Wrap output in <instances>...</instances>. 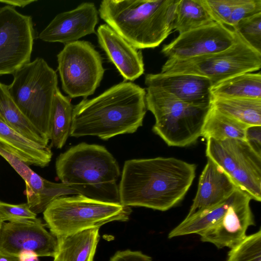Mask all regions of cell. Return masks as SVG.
<instances>
[{"instance_id":"2","label":"cell","mask_w":261,"mask_h":261,"mask_svg":"<svg viewBox=\"0 0 261 261\" xmlns=\"http://www.w3.org/2000/svg\"><path fill=\"white\" fill-rule=\"evenodd\" d=\"M146 90L124 81L92 99L74 106L70 136H96L107 140L133 134L142 126L146 113Z\"/></svg>"},{"instance_id":"38","label":"cell","mask_w":261,"mask_h":261,"mask_svg":"<svg viewBox=\"0 0 261 261\" xmlns=\"http://www.w3.org/2000/svg\"><path fill=\"white\" fill-rule=\"evenodd\" d=\"M0 261H20L17 255L0 251Z\"/></svg>"},{"instance_id":"20","label":"cell","mask_w":261,"mask_h":261,"mask_svg":"<svg viewBox=\"0 0 261 261\" xmlns=\"http://www.w3.org/2000/svg\"><path fill=\"white\" fill-rule=\"evenodd\" d=\"M98 228L86 229L76 233L57 237L59 261H94L100 236Z\"/></svg>"},{"instance_id":"4","label":"cell","mask_w":261,"mask_h":261,"mask_svg":"<svg viewBox=\"0 0 261 261\" xmlns=\"http://www.w3.org/2000/svg\"><path fill=\"white\" fill-rule=\"evenodd\" d=\"M55 167L61 182L77 188L81 195L120 203L117 184L120 168L105 146L79 143L61 153L56 159Z\"/></svg>"},{"instance_id":"33","label":"cell","mask_w":261,"mask_h":261,"mask_svg":"<svg viewBox=\"0 0 261 261\" xmlns=\"http://www.w3.org/2000/svg\"><path fill=\"white\" fill-rule=\"evenodd\" d=\"M0 155L12 167L25 182L34 172L5 145L0 142Z\"/></svg>"},{"instance_id":"7","label":"cell","mask_w":261,"mask_h":261,"mask_svg":"<svg viewBox=\"0 0 261 261\" xmlns=\"http://www.w3.org/2000/svg\"><path fill=\"white\" fill-rule=\"evenodd\" d=\"M132 211L120 203L103 201L82 195L63 196L53 200L43 212L50 232L65 237L112 221H126Z\"/></svg>"},{"instance_id":"19","label":"cell","mask_w":261,"mask_h":261,"mask_svg":"<svg viewBox=\"0 0 261 261\" xmlns=\"http://www.w3.org/2000/svg\"><path fill=\"white\" fill-rule=\"evenodd\" d=\"M0 142L28 165L44 167L51 160L50 146H43L25 138L7 124L1 116Z\"/></svg>"},{"instance_id":"16","label":"cell","mask_w":261,"mask_h":261,"mask_svg":"<svg viewBox=\"0 0 261 261\" xmlns=\"http://www.w3.org/2000/svg\"><path fill=\"white\" fill-rule=\"evenodd\" d=\"M147 87H155L187 103L211 106L213 86L208 79L190 74L148 73L145 77Z\"/></svg>"},{"instance_id":"14","label":"cell","mask_w":261,"mask_h":261,"mask_svg":"<svg viewBox=\"0 0 261 261\" xmlns=\"http://www.w3.org/2000/svg\"><path fill=\"white\" fill-rule=\"evenodd\" d=\"M251 198L238 189L236 197L223 216L199 235L203 242L218 248H233L246 237L248 227L255 224L250 207Z\"/></svg>"},{"instance_id":"5","label":"cell","mask_w":261,"mask_h":261,"mask_svg":"<svg viewBox=\"0 0 261 261\" xmlns=\"http://www.w3.org/2000/svg\"><path fill=\"white\" fill-rule=\"evenodd\" d=\"M146 109L155 118L152 131L169 146L186 147L201 137L211 106L190 104L161 89L147 87Z\"/></svg>"},{"instance_id":"31","label":"cell","mask_w":261,"mask_h":261,"mask_svg":"<svg viewBox=\"0 0 261 261\" xmlns=\"http://www.w3.org/2000/svg\"><path fill=\"white\" fill-rule=\"evenodd\" d=\"M36 216L27 203L12 204L0 201V219L3 222L33 219Z\"/></svg>"},{"instance_id":"34","label":"cell","mask_w":261,"mask_h":261,"mask_svg":"<svg viewBox=\"0 0 261 261\" xmlns=\"http://www.w3.org/2000/svg\"><path fill=\"white\" fill-rule=\"evenodd\" d=\"M245 140L261 155V125L248 126L245 132Z\"/></svg>"},{"instance_id":"24","label":"cell","mask_w":261,"mask_h":261,"mask_svg":"<svg viewBox=\"0 0 261 261\" xmlns=\"http://www.w3.org/2000/svg\"><path fill=\"white\" fill-rule=\"evenodd\" d=\"M238 189L227 198L218 204L204 210L191 217L185 218L182 222L170 231L168 238L172 239L190 234H199L223 216L234 200Z\"/></svg>"},{"instance_id":"25","label":"cell","mask_w":261,"mask_h":261,"mask_svg":"<svg viewBox=\"0 0 261 261\" xmlns=\"http://www.w3.org/2000/svg\"><path fill=\"white\" fill-rule=\"evenodd\" d=\"M212 106L248 126L261 125V99L212 97Z\"/></svg>"},{"instance_id":"13","label":"cell","mask_w":261,"mask_h":261,"mask_svg":"<svg viewBox=\"0 0 261 261\" xmlns=\"http://www.w3.org/2000/svg\"><path fill=\"white\" fill-rule=\"evenodd\" d=\"M44 226L37 218L3 222L0 251L17 256L22 251H31L38 257H55L58 252V238Z\"/></svg>"},{"instance_id":"32","label":"cell","mask_w":261,"mask_h":261,"mask_svg":"<svg viewBox=\"0 0 261 261\" xmlns=\"http://www.w3.org/2000/svg\"><path fill=\"white\" fill-rule=\"evenodd\" d=\"M261 13V0H238L227 25L232 28L241 20Z\"/></svg>"},{"instance_id":"40","label":"cell","mask_w":261,"mask_h":261,"mask_svg":"<svg viewBox=\"0 0 261 261\" xmlns=\"http://www.w3.org/2000/svg\"><path fill=\"white\" fill-rule=\"evenodd\" d=\"M54 261H59V260L57 257H54Z\"/></svg>"},{"instance_id":"23","label":"cell","mask_w":261,"mask_h":261,"mask_svg":"<svg viewBox=\"0 0 261 261\" xmlns=\"http://www.w3.org/2000/svg\"><path fill=\"white\" fill-rule=\"evenodd\" d=\"M73 107L71 98L64 95L58 88L54 97L49 120L51 145L57 149L64 146L70 136Z\"/></svg>"},{"instance_id":"26","label":"cell","mask_w":261,"mask_h":261,"mask_svg":"<svg viewBox=\"0 0 261 261\" xmlns=\"http://www.w3.org/2000/svg\"><path fill=\"white\" fill-rule=\"evenodd\" d=\"M248 126L211 106L203 125L201 137L206 140L212 138L220 141L227 139L245 140Z\"/></svg>"},{"instance_id":"10","label":"cell","mask_w":261,"mask_h":261,"mask_svg":"<svg viewBox=\"0 0 261 261\" xmlns=\"http://www.w3.org/2000/svg\"><path fill=\"white\" fill-rule=\"evenodd\" d=\"M62 90L70 98L94 94L103 78L102 59L94 45L78 40L65 44L57 56Z\"/></svg>"},{"instance_id":"6","label":"cell","mask_w":261,"mask_h":261,"mask_svg":"<svg viewBox=\"0 0 261 261\" xmlns=\"http://www.w3.org/2000/svg\"><path fill=\"white\" fill-rule=\"evenodd\" d=\"M7 85L9 93L18 108L48 141L52 103L58 88V75L41 58H37L13 74Z\"/></svg>"},{"instance_id":"8","label":"cell","mask_w":261,"mask_h":261,"mask_svg":"<svg viewBox=\"0 0 261 261\" xmlns=\"http://www.w3.org/2000/svg\"><path fill=\"white\" fill-rule=\"evenodd\" d=\"M234 32L235 41L227 49L193 58L167 59L161 73L199 75L209 79L214 85L239 74L258 70L261 67V53Z\"/></svg>"},{"instance_id":"22","label":"cell","mask_w":261,"mask_h":261,"mask_svg":"<svg viewBox=\"0 0 261 261\" xmlns=\"http://www.w3.org/2000/svg\"><path fill=\"white\" fill-rule=\"evenodd\" d=\"M212 97L261 99V74L247 72L225 79L211 88Z\"/></svg>"},{"instance_id":"39","label":"cell","mask_w":261,"mask_h":261,"mask_svg":"<svg viewBox=\"0 0 261 261\" xmlns=\"http://www.w3.org/2000/svg\"><path fill=\"white\" fill-rule=\"evenodd\" d=\"M3 223V222L0 219V232H1V227H2V225Z\"/></svg>"},{"instance_id":"21","label":"cell","mask_w":261,"mask_h":261,"mask_svg":"<svg viewBox=\"0 0 261 261\" xmlns=\"http://www.w3.org/2000/svg\"><path fill=\"white\" fill-rule=\"evenodd\" d=\"M0 116L10 127L30 141L43 146L49 141L24 116L11 97L7 85L0 82Z\"/></svg>"},{"instance_id":"27","label":"cell","mask_w":261,"mask_h":261,"mask_svg":"<svg viewBox=\"0 0 261 261\" xmlns=\"http://www.w3.org/2000/svg\"><path fill=\"white\" fill-rule=\"evenodd\" d=\"M214 21L202 0H179L173 30L180 34Z\"/></svg>"},{"instance_id":"1","label":"cell","mask_w":261,"mask_h":261,"mask_svg":"<svg viewBox=\"0 0 261 261\" xmlns=\"http://www.w3.org/2000/svg\"><path fill=\"white\" fill-rule=\"evenodd\" d=\"M196 170L195 164L172 157L127 160L118 186L120 203L167 211L184 198Z\"/></svg>"},{"instance_id":"9","label":"cell","mask_w":261,"mask_h":261,"mask_svg":"<svg viewBox=\"0 0 261 261\" xmlns=\"http://www.w3.org/2000/svg\"><path fill=\"white\" fill-rule=\"evenodd\" d=\"M205 154L240 189L252 199L261 201V155L245 140L207 139Z\"/></svg>"},{"instance_id":"37","label":"cell","mask_w":261,"mask_h":261,"mask_svg":"<svg viewBox=\"0 0 261 261\" xmlns=\"http://www.w3.org/2000/svg\"><path fill=\"white\" fill-rule=\"evenodd\" d=\"M20 261H39L38 256L31 251H22L18 255Z\"/></svg>"},{"instance_id":"35","label":"cell","mask_w":261,"mask_h":261,"mask_svg":"<svg viewBox=\"0 0 261 261\" xmlns=\"http://www.w3.org/2000/svg\"><path fill=\"white\" fill-rule=\"evenodd\" d=\"M110 261H152V259L141 251L126 250L116 252Z\"/></svg>"},{"instance_id":"15","label":"cell","mask_w":261,"mask_h":261,"mask_svg":"<svg viewBox=\"0 0 261 261\" xmlns=\"http://www.w3.org/2000/svg\"><path fill=\"white\" fill-rule=\"evenodd\" d=\"M98 11L92 2H84L71 10L57 14L39 34L38 38L47 42L65 44L96 33Z\"/></svg>"},{"instance_id":"18","label":"cell","mask_w":261,"mask_h":261,"mask_svg":"<svg viewBox=\"0 0 261 261\" xmlns=\"http://www.w3.org/2000/svg\"><path fill=\"white\" fill-rule=\"evenodd\" d=\"M238 188L220 167L207 159L199 177L197 193L186 218L218 204Z\"/></svg>"},{"instance_id":"29","label":"cell","mask_w":261,"mask_h":261,"mask_svg":"<svg viewBox=\"0 0 261 261\" xmlns=\"http://www.w3.org/2000/svg\"><path fill=\"white\" fill-rule=\"evenodd\" d=\"M261 13L240 20L233 28L250 46L261 53Z\"/></svg>"},{"instance_id":"3","label":"cell","mask_w":261,"mask_h":261,"mask_svg":"<svg viewBox=\"0 0 261 261\" xmlns=\"http://www.w3.org/2000/svg\"><path fill=\"white\" fill-rule=\"evenodd\" d=\"M179 0H103L98 14L138 49L159 46L172 33Z\"/></svg>"},{"instance_id":"11","label":"cell","mask_w":261,"mask_h":261,"mask_svg":"<svg viewBox=\"0 0 261 261\" xmlns=\"http://www.w3.org/2000/svg\"><path fill=\"white\" fill-rule=\"evenodd\" d=\"M34 39L31 16L12 6L0 8V75H13L31 62Z\"/></svg>"},{"instance_id":"28","label":"cell","mask_w":261,"mask_h":261,"mask_svg":"<svg viewBox=\"0 0 261 261\" xmlns=\"http://www.w3.org/2000/svg\"><path fill=\"white\" fill-rule=\"evenodd\" d=\"M225 261H261V229L230 249Z\"/></svg>"},{"instance_id":"36","label":"cell","mask_w":261,"mask_h":261,"mask_svg":"<svg viewBox=\"0 0 261 261\" xmlns=\"http://www.w3.org/2000/svg\"><path fill=\"white\" fill-rule=\"evenodd\" d=\"M36 0H0V3L12 7L24 8L32 3L37 2Z\"/></svg>"},{"instance_id":"12","label":"cell","mask_w":261,"mask_h":261,"mask_svg":"<svg viewBox=\"0 0 261 261\" xmlns=\"http://www.w3.org/2000/svg\"><path fill=\"white\" fill-rule=\"evenodd\" d=\"M235 32L225 25L214 21L187 31L164 44L161 53L168 59H187L222 51L232 45Z\"/></svg>"},{"instance_id":"30","label":"cell","mask_w":261,"mask_h":261,"mask_svg":"<svg viewBox=\"0 0 261 261\" xmlns=\"http://www.w3.org/2000/svg\"><path fill=\"white\" fill-rule=\"evenodd\" d=\"M215 21L227 25L238 0H202Z\"/></svg>"},{"instance_id":"17","label":"cell","mask_w":261,"mask_h":261,"mask_svg":"<svg viewBox=\"0 0 261 261\" xmlns=\"http://www.w3.org/2000/svg\"><path fill=\"white\" fill-rule=\"evenodd\" d=\"M96 35L100 47L126 81L138 79L144 72L142 51L107 24L100 25Z\"/></svg>"}]
</instances>
